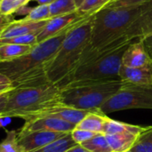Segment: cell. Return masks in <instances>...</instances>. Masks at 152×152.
Segmentation results:
<instances>
[{
  "instance_id": "obj_1",
  "label": "cell",
  "mask_w": 152,
  "mask_h": 152,
  "mask_svg": "<svg viewBox=\"0 0 152 152\" xmlns=\"http://www.w3.org/2000/svg\"><path fill=\"white\" fill-rule=\"evenodd\" d=\"M74 26L53 37L37 44L28 53L17 59L1 61L0 72L12 80L15 88L48 83L45 75L46 69L60 49L68 32Z\"/></svg>"
},
{
  "instance_id": "obj_2",
  "label": "cell",
  "mask_w": 152,
  "mask_h": 152,
  "mask_svg": "<svg viewBox=\"0 0 152 152\" xmlns=\"http://www.w3.org/2000/svg\"><path fill=\"white\" fill-rule=\"evenodd\" d=\"M143 4L132 7L102 8L97 12L93 17L89 45L85 50L77 69L93 61L99 54L120 42H126L122 37L141 14Z\"/></svg>"
},
{
  "instance_id": "obj_3",
  "label": "cell",
  "mask_w": 152,
  "mask_h": 152,
  "mask_svg": "<svg viewBox=\"0 0 152 152\" xmlns=\"http://www.w3.org/2000/svg\"><path fill=\"white\" fill-rule=\"evenodd\" d=\"M94 14L77 23L68 32L60 49L46 69L47 80L60 89L78 66L89 45Z\"/></svg>"
},
{
  "instance_id": "obj_4",
  "label": "cell",
  "mask_w": 152,
  "mask_h": 152,
  "mask_svg": "<svg viewBox=\"0 0 152 152\" xmlns=\"http://www.w3.org/2000/svg\"><path fill=\"white\" fill-rule=\"evenodd\" d=\"M59 102H61V89L50 82L17 87L10 93L6 107L0 118H19L26 120Z\"/></svg>"
},
{
  "instance_id": "obj_5",
  "label": "cell",
  "mask_w": 152,
  "mask_h": 152,
  "mask_svg": "<svg viewBox=\"0 0 152 152\" xmlns=\"http://www.w3.org/2000/svg\"><path fill=\"white\" fill-rule=\"evenodd\" d=\"M120 79L70 85L61 89V102L79 110L101 111V107L123 86Z\"/></svg>"
},
{
  "instance_id": "obj_6",
  "label": "cell",
  "mask_w": 152,
  "mask_h": 152,
  "mask_svg": "<svg viewBox=\"0 0 152 152\" xmlns=\"http://www.w3.org/2000/svg\"><path fill=\"white\" fill-rule=\"evenodd\" d=\"M129 44L121 43L106 50L93 61L81 65L69 76L62 88L82 83L120 79L119 70L122 66V57Z\"/></svg>"
},
{
  "instance_id": "obj_7",
  "label": "cell",
  "mask_w": 152,
  "mask_h": 152,
  "mask_svg": "<svg viewBox=\"0 0 152 152\" xmlns=\"http://www.w3.org/2000/svg\"><path fill=\"white\" fill-rule=\"evenodd\" d=\"M134 109L152 110V85L136 86L124 82L121 89L105 102L100 110L103 114L107 115Z\"/></svg>"
},
{
  "instance_id": "obj_8",
  "label": "cell",
  "mask_w": 152,
  "mask_h": 152,
  "mask_svg": "<svg viewBox=\"0 0 152 152\" xmlns=\"http://www.w3.org/2000/svg\"><path fill=\"white\" fill-rule=\"evenodd\" d=\"M89 16L91 15L82 14L77 11L72 13L50 18L49 20H47V22L43 29L37 35V44L59 35L67 28L74 26L77 22L88 18Z\"/></svg>"
},
{
  "instance_id": "obj_9",
  "label": "cell",
  "mask_w": 152,
  "mask_h": 152,
  "mask_svg": "<svg viewBox=\"0 0 152 152\" xmlns=\"http://www.w3.org/2000/svg\"><path fill=\"white\" fill-rule=\"evenodd\" d=\"M75 125L59 118L50 117H37L25 121L23 126L19 130L18 134H22L33 131H49L69 134L75 129Z\"/></svg>"
},
{
  "instance_id": "obj_10",
  "label": "cell",
  "mask_w": 152,
  "mask_h": 152,
  "mask_svg": "<svg viewBox=\"0 0 152 152\" xmlns=\"http://www.w3.org/2000/svg\"><path fill=\"white\" fill-rule=\"evenodd\" d=\"M90 112H100V111H90L86 110H79L73 107H69L62 104L61 102L53 104L45 110L39 111L36 115L27 118L24 121L32 119L37 117H50L54 118H59L77 126L85 117H86Z\"/></svg>"
},
{
  "instance_id": "obj_11",
  "label": "cell",
  "mask_w": 152,
  "mask_h": 152,
  "mask_svg": "<svg viewBox=\"0 0 152 152\" xmlns=\"http://www.w3.org/2000/svg\"><path fill=\"white\" fill-rule=\"evenodd\" d=\"M67 134H68L49 131H33L18 134V142L23 151L30 152L41 149L42 147L52 143Z\"/></svg>"
},
{
  "instance_id": "obj_12",
  "label": "cell",
  "mask_w": 152,
  "mask_h": 152,
  "mask_svg": "<svg viewBox=\"0 0 152 152\" xmlns=\"http://www.w3.org/2000/svg\"><path fill=\"white\" fill-rule=\"evenodd\" d=\"M152 33V0L143 4L141 14L130 25L122 38L126 42H133Z\"/></svg>"
},
{
  "instance_id": "obj_13",
  "label": "cell",
  "mask_w": 152,
  "mask_h": 152,
  "mask_svg": "<svg viewBox=\"0 0 152 152\" xmlns=\"http://www.w3.org/2000/svg\"><path fill=\"white\" fill-rule=\"evenodd\" d=\"M151 61L152 59L149 55L142 38L131 42L127 45L122 57V65L129 68L142 67Z\"/></svg>"
},
{
  "instance_id": "obj_14",
  "label": "cell",
  "mask_w": 152,
  "mask_h": 152,
  "mask_svg": "<svg viewBox=\"0 0 152 152\" xmlns=\"http://www.w3.org/2000/svg\"><path fill=\"white\" fill-rule=\"evenodd\" d=\"M119 78L125 83L136 86H151L152 85V61L139 68H129L122 65L119 70Z\"/></svg>"
},
{
  "instance_id": "obj_15",
  "label": "cell",
  "mask_w": 152,
  "mask_h": 152,
  "mask_svg": "<svg viewBox=\"0 0 152 152\" xmlns=\"http://www.w3.org/2000/svg\"><path fill=\"white\" fill-rule=\"evenodd\" d=\"M46 22L47 20L42 21H28L22 19L14 20L2 33L0 38H10L28 34H38L43 29Z\"/></svg>"
},
{
  "instance_id": "obj_16",
  "label": "cell",
  "mask_w": 152,
  "mask_h": 152,
  "mask_svg": "<svg viewBox=\"0 0 152 152\" xmlns=\"http://www.w3.org/2000/svg\"><path fill=\"white\" fill-rule=\"evenodd\" d=\"M148 128H149V126H141L131 125V124L124 123L121 121H117V120L108 118L104 124L102 134H132L140 136Z\"/></svg>"
},
{
  "instance_id": "obj_17",
  "label": "cell",
  "mask_w": 152,
  "mask_h": 152,
  "mask_svg": "<svg viewBox=\"0 0 152 152\" xmlns=\"http://www.w3.org/2000/svg\"><path fill=\"white\" fill-rule=\"evenodd\" d=\"M105 135L113 152L130 151L139 137L132 134H115Z\"/></svg>"
},
{
  "instance_id": "obj_18",
  "label": "cell",
  "mask_w": 152,
  "mask_h": 152,
  "mask_svg": "<svg viewBox=\"0 0 152 152\" xmlns=\"http://www.w3.org/2000/svg\"><path fill=\"white\" fill-rule=\"evenodd\" d=\"M109 117L103 114L102 111L100 112H90L85 118H83L75 128L83 129L90 132H94L96 134L102 133L104 124Z\"/></svg>"
},
{
  "instance_id": "obj_19",
  "label": "cell",
  "mask_w": 152,
  "mask_h": 152,
  "mask_svg": "<svg viewBox=\"0 0 152 152\" xmlns=\"http://www.w3.org/2000/svg\"><path fill=\"white\" fill-rule=\"evenodd\" d=\"M33 46L21 45L14 44H3L0 45V59L1 61H8L17 59L28 53Z\"/></svg>"
},
{
  "instance_id": "obj_20",
  "label": "cell",
  "mask_w": 152,
  "mask_h": 152,
  "mask_svg": "<svg viewBox=\"0 0 152 152\" xmlns=\"http://www.w3.org/2000/svg\"><path fill=\"white\" fill-rule=\"evenodd\" d=\"M50 18L72 13L77 11L75 0H56L49 4Z\"/></svg>"
},
{
  "instance_id": "obj_21",
  "label": "cell",
  "mask_w": 152,
  "mask_h": 152,
  "mask_svg": "<svg viewBox=\"0 0 152 152\" xmlns=\"http://www.w3.org/2000/svg\"><path fill=\"white\" fill-rule=\"evenodd\" d=\"M75 145H77V143L72 139L71 134H68L64 137H62L52 143H49V144L42 147L41 149H38L37 151L30 152H65L69 149L74 147Z\"/></svg>"
},
{
  "instance_id": "obj_22",
  "label": "cell",
  "mask_w": 152,
  "mask_h": 152,
  "mask_svg": "<svg viewBox=\"0 0 152 152\" xmlns=\"http://www.w3.org/2000/svg\"><path fill=\"white\" fill-rule=\"evenodd\" d=\"M80 145L90 152H113L109 145L106 135L102 133L97 134L93 138Z\"/></svg>"
},
{
  "instance_id": "obj_23",
  "label": "cell",
  "mask_w": 152,
  "mask_h": 152,
  "mask_svg": "<svg viewBox=\"0 0 152 152\" xmlns=\"http://www.w3.org/2000/svg\"><path fill=\"white\" fill-rule=\"evenodd\" d=\"M1 152H24L18 142V132L7 131L5 138L0 142Z\"/></svg>"
},
{
  "instance_id": "obj_24",
  "label": "cell",
  "mask_w": 152,
  "mask_h": 152,
  "mask_svg": "<svg viewBox=\"0 0 152 152\" xmlns=\"http://www.w3.org/2000/svg\"><path fill=\"white\" fill-rule=\"evenodd\" d=\"M132 152H152V126L142 133L131 150Z\"/></svg>"
},
{
  "instance_id": "obj_25",
  "label": "cell",
  "mask_w": 152,
  "mask_h": 152,
  "mask_svg": "<svg viewBox=\"0 0 152 152\" xmlns=\"http://www.w3.org/2000/svg\"><path fill=\"white\" fill-rule=\"evenodd\" d=\"M50 19L49 4H38L31 9L28 14H27L22 20L28 21H42Z\"/></svg>"
},
{
  "instance_id": "obj_26",
  "label": "cell",
  "mask_w": 152,
  "mask_h": 152,
  "mask_svg": "<svg viewBox=\"0 0 152 152\" xmlns=\"http://www.w3.org/2000/svg\"><path fill=\"white\" fill-rule=\"evenodd\" d=\"M110 1L111 0H85L77 9V12L82 14L92 15L101 11Z\"/></svg>"
},
{
  "instance_id": "obj_27",
  "label": "cell",
  "mask_w": 152,
  "mask_h": 152,
  "mask_svg": "<svg viewBox=\"0 0 152 152\" xmlns=\"http://www.w3.org/2000/svg\"><path fill=\"white\" fill-rule=\"evenodd\" d=\"M38 34H28L23 36H18L10 38H0V45L3 44H14V45H29L34 46L37 44Z\"/></svg>"
},
{
  "instance_id": "obj_28",
  "label": "cell",
  "mask_w": 152,
  "mask_h": 152,
  "mask_svg": "<svg viewBox=\"0 0 152 152\" xmlns=\"http://www.w3.org/2000/svg\"><path fill=\"white\" fill-rule=\"evenodd\" d=\"M32 0H0V12L12 15L20 7L27 5Z\"/></svg>"
},
{
  "instance_id": "obj_29",
  "label": "cell",
  "mask_w": 152,
  "mask_h": 152,
  "mask_svg": "<svg viewBox=\"0 0 152 152\" xmlns=\"http://www.w3.org/2000/svg\"><path fill=\"white\" fill-rule=\"evenodd\" d=\"M151 0H111L103 8H119L142 5Z\"/></svg>"
},
{
  "instance_id": "obj_30",
  "label": "cell",
  "mask_w": 152,
  "mask_h": 152,
  "mask_svg": "<svg viewBox=\"0 0 152 152\" xmlns=\"http://www.w3.org/2000/svg\"><path fill=\"white\" fill-rule=\"evenodd\" d=\"M70 134H71L72 139L75 141V142L77 144H82V143L86 142V141L90 140L91 138H93L97 134L94 133V132L83 130V129H77V128H75L70 133Z\"/></svg>"
},
{
  "instance_id": "obj_31",
  "label": "cell",
  "mask_w": 152,
  "mask_h": 152,
  "mask_svg": "<svg viewBox=\"0 0 152 152\" xmlns=\"http://www.w3.org/2000/svg\"><path fill=\"white\" fill-rule=\"evenodd\" d=\"M14 89L15 87L12 80L8 77H6L5 75L0 72V94L7 92H11Z\"/></svg>"
},
{
  "instance_id": "obj_32",
  "label": "cell",
  "mask_w": 152,
  "mask_h": 152,
  "mask_svg": "<svg viewBox=\"0 0 152 152\" xmlns=\"http://www.w3.org/2000/svg\"><path fill=\"white\" fill-rule=\"evenodd\" d=\"M14 16L12 15H6L0 12V36L2 33L6 29V28L14 21Z\"/></svg>"
},
{
  "instance_id": "obj_33",
  "label": "cell",
  "mask_w": 152,
  "mask_h": 152,
  "mask_svg": "<svg viewBox=\"0 0 152 152\" xmlns=\"http://www.w3.org/2000/svg\"><path fill=\"white\" fill-rule=\"evenodd\" d=\"M142 39L143 40L145 48H146L149 55L151 56V58L152 59V33L148 34L147 36L142 37Z\"/></svg>"
},
{
  "instance_id": "obj_34",
  "label": "cell",
  "mask_w": 152,
  "mask_h": 152,
  "mask_svg": "<svg viewBox=\"0 0 152 152\" xmlns=\"http://www.w3.org/2000/svg\"><path fill=\"white\" fill-rule=\"evenodd\" d=\"M11 92H7V93L0 94V115L4 112V110L5 107H6L7 101H8V98H9V95H10Z\"/></svg>"
},
{
  "instance_id": "obj_35",
  "label": "cell",
  "mask_w": 152,
  "mask_h": 152,
  "mask_svg": "<svg viewBox=\"0 0 152 152\" xmlns=\"http://www.w3.org/2000/svg\"><path fill=\"white\" fill-rule=\"evenodd\" d=\"M65 152H90L89 151H87L86 149H85L82 145L80 144H77L74 147L69 149L68 151H66Z\"/></svg>"
},
{
  "instance_id": "obj_36",
  "label": "cell",
  "mask_w": 152,
  "mask_h": 152,
  "mask_svg": "<svg viewBox=\"0 0 152 152\" xmlns=\"http://www.w3.org/2000/svg\"><path fill=\"white\" fill-rule=\"evenodd\" d=\"M31 9H32V8H29V7L24 5V6L20 7V9H18V10L15 12V13H16V14H26V15H27V14L29 13V12L31 11Z\"/></svg>"
},
{
  "instance_id": "obj_37",
  "label": "cell",
  "mask_w": 152,
  "mask_h": 152,
  "mask_svg": "<svg viewBox=\"0 0 152 152\" xmlns=\"http://www.w3.org/2000/svg\"><path fill=\"white\" fill-rule=\"evenodd\" d=\"M32 1L37 2L38 4H50L51 3H53L56 0H32Z\"/></svg>"
},
{
  "instance_id": "obj_38",
  "label": "cell",
  "mask_w": 152,
  "mask_h": 152,
  "mask_svg": "<svg viewBox=\"0 0 152 152\" xmlns=\"http://www.w3.org/2000/svg\"><path fill=\"white\" fill-rule=\"evenodd\" d=\"M84 2H85V0H75V4H76L77 8L78 9Z\"/></svg>"
},
{
  "instance_id": "obj_39",
  "label": "cell",
  "mask_w": 152,
  "mask_h": 152,
  "mask_svg": "<svg viewBox=\"0 0 152 152\" xmlns=\"http://www.w3.org/2000/svg\"><path fill=\"white\" fill-rule=\"evenodd\" d=\"M127 152H132V151H127Z\"/></svg>"
},
{
  "instance_id": "obj_40",
  "label": "cell",
  "mask_w": 152,
  "mask_h": 152,
  "mask_svg": "<svg viewBox=\"0 0 152 152\" xmlns=\"http://www.w3.org/2000/svg\"><path fill=\"white\" fill-rule=\"evenodd\" d=\"M0 62H1V59H0Z\"/></svg>"
},
{
  "instance_id": "obj_41",
  "label": "cell",
  "mask_w": 152,
  "mask_h": 152,
  "mask_svg": "<svg viewBox=\"0 0 152 152\" xmlns=\"http://www.w3.org/2000/svg\"><path fill=\"white\" fill-rule=\"evenodd\" d=\"M0 152H1V151H0Z\"/></svg>"
}]
</instances>
